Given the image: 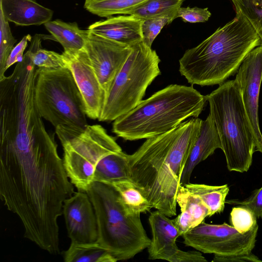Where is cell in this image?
Here are the masks:
<instances>
[{
	"instance_id": "1",
	"label": "cell",
	"mask_w": 262,
	"mask_h": 262,
	"mask_svg": "<svg viewBox=\"0 0 262 262\" xmlns=\"http://www.w3.org/2000/svg\"><path fill=\"white\" fill-rule=\"evenodd\" d=\"M202 120L192 117L172 130L147 139L129 155L132 180L143 190L152 208L177 214V194L184 167Z\"/></svg>"
},
{
	"instance_id": "2",
	"label": "cell",
	"mask_w": 262,
	"mask_h": 262,
	"mask_svg": "<svg viewBox=\"0 0 262 262\" xmlns=\"http://www.w3.org/2000/svg\"><path fill=\"white\" fill-rule=\"evenodd\" d=\"M260 39L240 13L179 59V72L192 85L221 84L234 75Z\"/></svg>"
},
{
	"instance_id": "3",
	"label": "cell",
	"mask_w": 262,
	"mask_h": 262,
	"mask_svg": "<svg viewBox=\"0 0 262 262\" xmlns=\"http://www.w3.org/2000/svg\"><path fill=\"white\" fill-rule=\"evenodd\" d=\"M207 96L192 86L170 84L116 119L112 132L124 140L148 139L168 132L203 111Z\"/></svg>"
},
{
	"instance_id": "4",
	"label": "cell",
	"mask_w": 262,
	"mask_h": 262,
	"mask_svg": "<svg viewBox=\"0 0 262 262\" xmlns=\"http://www.w3.org/2000/svg\"><path fill=\"white\" fill-rule=\"evenodd\" d=\"M85 192L97 219V242L118 261L130 259L148 248L150 239L143 227L140 214L126 212L112 185L94 181Z\"/></svg>"
},
{
	"instance_id": "5",
	"label": "cell",
	"mask_w": 262,
	"mask_h": 262,
	"mask_svg": "<svg viewBox=\"0 0 262 262\" xmlns=\"http://www.w3.org/2000/svg\"><path fill=\"white\" fill-rule=\"evenodd\" d=\"M34 99L40 115L55 127L61 143L88 125L83 98L68 68L36 69Z\"/></svg>"
},
{
	"instance_id": "6",
	"label": "cell",
	"mask_w": 262,
	"mask_h": 262,
	"mask_svg": "<svg viewBox=\"0 0 262 262\" xmlns=\"http://www.w3.org/2000/svg\"><path fill=\"white\" fill-rule=\"evenodd\" d=\"M206 96L209 115L216 127L228 170L247 172L252 165L256 147L236 81L224 82Z\"/></svg>"
},
{
	"instance_id": "7",
	"label": "cell",
	"mask_w": 262,
	"mask_h": 262,
	"mask_svg": "<svg viewBox=\"0 0 262 262\" xmlns=\"http://www.w3.org/2000/svg\"><path fill=\"white\" fill-rule=\"evenodd\" d=\"M131 47L106 97L99 121H114L134 108L143 100L148 86L161 74V60L155 50L143 40Z\"/></svg>"
},
{
	"instance_id": "8",
	"label": "cell",
	"mask_w": 262,
	"mask_h": 262,
	"mask_svg": "<svg viewBox=\"0 0 262 262\" xmlns=\"http://www.w3.org/2000/svg\"><path fill=\"white\" fill-rule=\"evenodd\" d=\"M67 176L78 191L94 181L95 167L105 155L122 150L116 139L100 125H88L79 135L61 143Z\"/></svg>"
},
{
	"instance_id": "9",
	"label": "cell",
	"mask_w": 262,
	"mask_h": 262,
	"mask_svg": "<svg viewBox=\"0 0 262 262\" xmlns=\"http://www.w3.org/2000/svg\"><path fill=\"white\" fill-rule=\"evenodd\" d=\"M258 224L245 234L226 223L210 224L203 221L182 235L187 246L204 253L218 256L247 254L254 248Z\"/></svg>"
},
{
	"instance_id": "10",
	"label": "cell",
	"mask_w": 262,
	"mask_h": 262,
	"mask_svg": "<svg viewBox=\"0 0 262 262\" xmlns=\"http://www.w3.org/2000/svg\"><path fill=\"white\" fill-rule=\"evenodd\" d=\"M84 48L106 97L132 47L90 31Z\"/></svg>"
},
{
	"instance_id": "11",
	"label": "cell",
	"mask_w": 262,
	"mask_h": 262,
	"mask_svg": "<svg viewBox=\"0 0 262 262\" xmlns=\"http://www.w3.org/2000/svg\"><path fill=\"white\" fill-rule=\"evenodd\" d=\"M236 81L242 97L255 141L256 151L262 154V134L260 130L258 108L262 81V46L251 51L241 64Z\"/></svg>"
},
{
	"instance_id": "12",
	"label": "cell",
	"mask_w": 262,
	"mask_h": 262,
	"mask_svg": "<svg viewBox=\"0 0 262 262\" xmlns=\"http://www.w3.org/2000/svg\"><path fill=\"white\" fill-rule=\"evenodd\" d=\"M66 67L71 72L83 100L87 117L98 119L106 98L84 48L64 51Z\"/></svg>"
},
{
	"instance_id": "13",
	"label": "cell",
	"mask_w": 262,
	"mask_h": 262,
	"mask_svg": "<svg viewBox=\"0 0 262 262\" xmlns=\"http://www.w3.org/2000/svg\"><path fill=\"white\" fill-rule=\"evenodd\" d=\"M62 214L68 235L72 243H91L97 241L98 227L92 203L85 192H75L66 199Z\"/></svg>"
},
{
	"instance_id": "14",
	"label": "cell",
	"mask_w": 262,
	"mask_h": 262,
	"mask_svg": "<svg viewBox=\"0 0 262 262\" xmlns=\"http://www.w3.org/2000/svg\"><path fill=\"white\" fill-rule=\"evenodd\" d=\"M148 221L152 235L147 248L149 259L170 261L179 249L176 241L181 234L176 219L156 210L150 213Z\"/></svg>"
},
{
	"instance_id": "15",
	"label": "cell",
	"mask_w": 262,
	"mask_h": 262,
	"mask_svg": "<svg viewBox=\"0 0 262 262\" xmlns=\"http://www.w3.org/2000/svg\"><path fill=\"white\" fill-rule=\"evenodd\" d=\"M143 21L134 15H120L96 21L88 29L97 35L132 46L143 40Z\"/></svg>"
},
{
	"instance_id": "16",
	"label": "cell",
	"mask_w": 262,
	"mask_h": 262,
	"mask_svg": "<svg viewBox=\"0 0 262 262\" xmlns=\"http://www.w3.org/2000/svg\"><path fill=\"white\" fill-rule=\"evenodd\" d=\"M218 148L222 149L221 139L215 124L209 115L205 120H202L199 134L182 172L181 185L189 183L195 166L213 154Z\"/></svg>"
},
{
	"instance_id": "17",
	"label": "cell",
	"mask_w": 262,
	"mask_h": 262,
	"mask_svg": "<svg viewBox=\"0 0 262 262\" xmlns=\"http://www.w3.org/2000/svg\"><path fill=\"white\" fill-rule=\"evenodd\" d=\"M5 18L17 26L44 25L51 20L53 11L31 0H0Z\"/></svg>"
},
{
	"instance_id": "18",
	"label": "cell",
	"mask_w": 262,
	"mask_h": 262,
	"mask_svg": "<svg viewBox=\"0 0 262 262\" xmlns=\"http://www.w3.org/2000/svg\"><path fill=\"white\" fill-rule=\"evenodd\" d=\"M176 201L180 208L181 213L175 219L181 236L198 226L204 221L206 217H209V211L206 206L184 186H180Z\"/></svg>"
},
{
	"instance_id": "19",
	"label": "cell",
	"mask_w": 262,
	"mask_h": 262,
	"mask_svg": "<svg viewBox=\"0 0 262 262\" xmlns=\"http://www.w3.org/2000/svg\"><path fill=\"white\" fill-rule=\"evenodd\" d=\"M129 157V155L122 151L103 156L95 167L94 181L112 184L119 181H132Z\"/></svg>"
},
{
	"instance_id": "20",
	"label": "cell",
	"mask_w": 262,
	"mask_h": 262,
	"mask_svg": "<svg viewBox=\"0 0 262 262\" xmlns=\"http://www.w3.org/2000/svg\"><path fill=\"white\" fill-rule=\"evenodd\" d=\"M53 38L63 47L64 51L83 49L90 31L81 29L76 23H66L59 19L50 20L44 24Z\"/></svg>"
},
{
	"instance_id": "21",
	"label": "cell",
	"mask_w": 262,
	"mask_h": 262,
	"mask_svg": "<svg viewBox=\"0 0 262 262\" xmlns=\"http://www.w3.org/2000/svg\"><path fill=\"white\" fill-rule=\"evenodd\" d=\"M111 185L118 191L121 202L128 214H141L152 208L144 192L133 181H119Z\"/></svg>"
},
{
	"instance_id": "22",
	"label": "cell",
	"mask_w": 262,
	"mask_h": 262,
	"mask_svg": "<svg viewBox=\"0 0 262 262\" xmlns=\"http://www.w3.org/2000/svg\"><path fill=\"white\" fill-rule=\"evenodd\" d=\"M184 186L204 203L208 209L209 217L223 212L226 198L229 192V187L227 184L212 186L189 183Z\"/></svg>"
},
{
	"instance_id": "23",
	"label": "cell",
	"mask_w": 262,
	"mask_h": 262,
	"mask_svg": "<svg viewBox=\"0 0 262 262\" xmlns=\"http://www.w3.org/2000/svg\"><path fill=\"white\" fill-rule=\"evenodd\" d=\"M66 262H116L118 260L97 242L72 243L63 253Z\"/></svg>"
},
{
	"instance_id": "24",
	"label": "cell",
	"mask_w": 262,
	"mask_h": 262,
	"mask_svg": "<svg viewBox=\"0 0 262 262\" xmlns=\"http://www.w3.org/2000/svg\"><path fill=\"white\" fill-rule=\"evenodd\" d=\"M148 0H85L84 8L102 17L115 15H130L137 8Z\"/></svg>"
},
{
	"instance_id": "25",
	"label": "cell",
	"mask_w": 262,
	"mask_h": 262,
	"mask_svg": "<svg viewBox=\"0 0 262 262\" xmlns=\"http://www.w3.org/2000/svg\"><path fill=\"white\" fill-rule=\"evenodd\" d=\"M44 37L43 35L35 34L26 52L32 63L41 68H67L62 54L41 48V40Z\"/></svg>"
},
{
	"instance_id": "26",
	"label": "cell",
	"mask_w": 262,
	"mask_h": 262,
	"mask_svg": "<svg viewBox=\"0 0 262 262\" xmlns=\"http://www.w3.org/2000/svg\"><path fill=\"white\" fill-rule=\"evenodd\" d=\"M184 0H148L134 10L130 15L142 19L172 14L178 17L179 9Z\"/></svg>"
},
{
	"instance_id": "27",
	"label": "cell",
	"mask_w": 262,
	"mask_h": 262,
	"mask_svg": "<svg viewBox=\"0 0 262 262\" xmlns=\"http://www.w3.org/2000/svg\"><path fill=\"white\" fill-rule=\"evenodd\" d=\"M236 12L242 14L258 35L262 46V0H231Z\"/></svg>"
},
{
	"instance_id": "28",
	"label": "cell",
	"mask_w": 262,
	"mask_h": 262,
	"mask_svg": "<svg viewBox=\"0 0 262 262\" xmlns=\"http://www.w3.org/2000/svg\"><path fill=\"white\" fill-rule=\"evenodd\" d=\"M0 80L5 76L7 60L17 41L12 35L8 21L0 10Z\"/></svg>"
},
{
	"instance_id": "29",
	"label": "cell",
	"mask_w": 262,
	"mask_h": 262,
	"mask_svg": "<svg viewBox=\"0 0 262 262\" xmlns=\"http://www.w3.org/2000/svg\"><path fill=\"white\" fill-rule=\"evenodd\" d=\"M257 219L254 212L244 206L234 207L230 212L231 225L242 234L252 230L258 224Z\"/></svg>"
},
{
	"instance_id": "30",
	"label": "cell",
	"mask_w": 262,
	"mask_h": 262,
	"mask_svg": "<svg viewBox=\"0 0 262 262\" xmlns=\"http://www.w3.org/2000/svg\"><path fill=\"white\" fill-rule=\"evenodd\" d=\"M177 18L176 15L166 14L143 19L142 25L143 41L151 47L154 40L164 27L171 24Z\"/></svg>"
},
{
	"instance_id": "31",
	"label": "cell",
	"mask_w": 262,
	"mask_h": 262,
	"mask_svg": "<svg viewBox=\"0 0 262 262\" xmlns=\"http://www.w3.org/2000/svg\"><path fill=\"white\" fill-rule=\"evenodd\" d=\"M226 203L242 205L251 209L257 219H262V186L254 190L249 196L243 200H227Z\"/></svg>"
},
{
	"instance_id": "32",
	"label": "cell",
	"mask_w": 262,
	"mask_h": 262,
	"mask_svg": "<svg viewBox=\"0 0 262 262\" xmlns=\"http://www.w3.org/2000/svg\"><path fill=\"white\" fill-rule=\"evenodd\" d=\"M211 15L208 8L181 7L179 9L178 17L184 22L190 23H204L207 21Z\"/></svg>"
},
{
	"instance_id": "33",
	"label": "cell",
	"mask_w": 262,
	"mask_h": 262,
	"mask_svg": "<svg viewBox=\"0 0 262 262\" xmlns=\"http://www.w3.org/2000/svg\"><path fill=\"white\" fill-rule=\"evenodd\" d=\"M31 40V36L27 34L14 47L6 61L5 71L11 66L23 61L24 52L28 46L29 41Z\"/></svg>"
},
{
	"instance_id": "34",
	"label": "cell",
	"mask_w": 262,
	"mask_h": 262,
	"mask_svg": "<svg viewBox=\"0 0 262 262\" xmlns=\"http://www.w3.org/2000/svg\"><path fill=\"white\" fill-rule=\"evenodd\" d=\"M207 260L198 250L184 251L179 249L170 262H206Z\"/></svg>"
},
{
	"instance_id": "35",
	"label": "cell",
	"mask_w": 262,
	"mask_h": 262,
	"mask_svg": "<svg viewBox=\"0 0 262 262\" xmlns=\"http://www.w3.org/2000/svg\"><path fill=\"white\" fill-rule=\"evenodd\" d=\"M213 262H261V260L252 252L230 256L214 255L212 260Z\"/></svg>"
},
{
	"instance_id": "36",
	"label": "cell",
	"mask_w": 262,
	"mask_h": 262,
	"mask_svg": "<svg viewBox=\"0 0 262 262\" xmlns=\"http://www.w3.org/2000/svg\"><path fill=\"white\" fill-rule=\"evenodd\" d=\"M31 1H36L35 0H31Z\"/></svg>"
}]
</instances>
